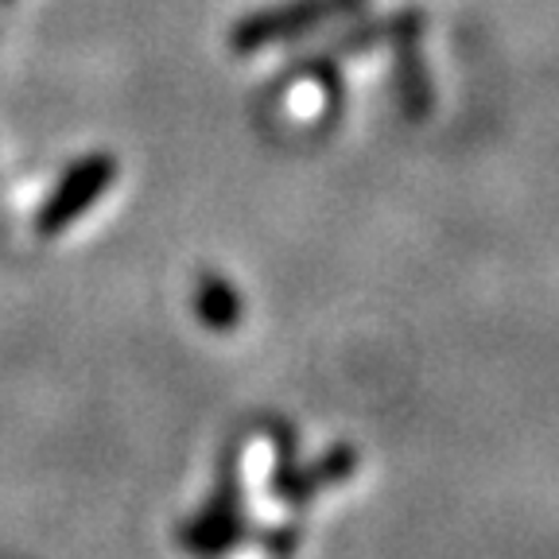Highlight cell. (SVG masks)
Instances as JSON below:
<instances>
[{
    "label": "cell",
    "instance_id": "cell-1",
    "mask_svg": "<svg viewBox=\"0 0 559 559\" xmlns=\"http://www.w3.org/2000/svg\"><path fill=\"white\" fill-rule=\"evenodd\" d=\"M117 179V159L109 152H90L79 164H70L55 191L47 194V202L39 206V218H35V234L39 237H59L67 234L74 222L86 214L94 202L105 199V191L114 187Z\"/></svg>",
    "mask_w": 559,
    "mask_h": 559
},
{
    "label": "cell",
    "instance_id": "cell-2",
    "mask_svg": "<svg viewBox=\"0 0 559 559\" xmlns=\"http://www.w3.org/2000/svg\"><path fill=\"white\" fill-rule=\"evenodd\" d=\"M361 0H292V4H276V9H261L253 16H245L234 24L229 47L241 55L272 47L280 39H296L304 32H314L319 24H331L338 16H349Z\"/></svg>",
    "mask_w": 559,
    "mask_h": 559
},
{
    "label": "cell",
    "instance_id": "cell-3",
    "mask_svg": "<svg viewBox=\"0 0 559 559\" xmlns=\"http://www.w3.org/2000/svg\"><path fill=\"white\" fill-rule=\"evenodd\" d=\"M288 447H292V439H284V471L276 466V481H272L276 501H284V506H307V501H314L323 489L342 486V481H349L354 471H358V451L349 443L331 447L323 459H314L304 471H296V466L288 463Z\"/></svg>",
    "mask_w": 559,
    "mask_h": 559
},
{
    "label": "cell",
    "instance_id": "cell-4",
    "mask_svg": "<svg viewBox=\"0 0 559 559\" xmlns=\"http://www.w3.org/2000/svg\"><path fill=\"white\" fill-rule=\"evenodd\" d=\"M393 51H396V82H401V102L412 117H428L431 109V82L419 62V16L408 12L393 24Z\"/></svg>",
    "mask_w": 559,
    "mask_h": 559
},
{
    "label": "cell",
    "instance_id": "cell-5",
    "mask_svg": "<svg viewBox=\"0 0 559 559\" xmlns=\"http://www.w3.org/2000/svg\"><path fill=\"white\" fill-rule=\"evenodd\" d=\"M241 516H237V506H234V489H222V501L206 509L202 516H194L191 524L179 528V544L199 556H218V551L234 548L241 540Z\"/></svg>",
    "mask_w": 559,
    "mask_h": 559
},
{
    "label": "cell",
    "instance_id": "cell-6",
    "mask_svg": "<svg viewBox=\"0 0 559 559\" xmlns=\"http://www.w3.org/2000/svg\"><path fill=\"white\" fill-rule=\"evenodd\" d=\"M194 314H199V323L206 326V331L226 334L241 323L245 307H241L237 288L226 276H218V272H202L199 284H194Z\"/></svg>",
    "mask_w": 559,
    "mask_h": 559
}]
</instances>
